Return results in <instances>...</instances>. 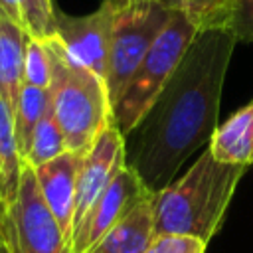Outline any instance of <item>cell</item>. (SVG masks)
<instances>
[{
  "instance_id": "obj_1",
  "label": "cell",
  "mask_w": 253,
  "mask_h": 253,
  "mask_svg": "<svg viewBox=\"0 0 253 253\" xmlns=\"http://www.w3.org/2000/svg\"><path fill=\"white\" fill-rule=\"evenodd\" d=\"M237 40L223 28L200 30L140 123L125 136V162L150 194L208 146Z\"/></svg>"
},
{
  "instance_id": "obj_2",
  "label": "cell",
  "mask_w": 253,
  "mask_h": 253,
  "mask_svg": "<svg viewBox=\"0 0 253 253\" xmlns=\"http://www.w3.org/2000/svg\"><path fill=\"white\" fill-rule=\"evenodd\" d=\"M245 170L215 160L206 146L186 174L152 196V235H190L210 243Z\"/></svg>"
},
{
  "instance_id": "obj_3",
  "label": "cell",
  "mask_w": 253,
  "mask_h": 253,
  "mask_svg": "<svg viewBox=\"0 0 253 253\" xmlns=\"http://www.w3.org/2000/svg\"><path fill=\"white\" fill-rule=\"evenodd\" d=\"M43 42L51 59V113L63 132L67 150L85 156L97 136L113 125L107 85L99 75L71 63L55 36Z\"/></svg>"
},
{
  "instance_id": "obj_4",
  "label": "cell",
  "mask_w": 253,
  "mask_h": 253,
  "mask_svg": "<svg viewBox=\"0 0 253 253\" xmlns=\"http://www.w3.org/2000/svg\"><path fill=\"white\" fill-rule=\"evenodd\" d=\"M196 34V26L182 10L176 8L170 22L156 38V42L132 73L130 81L126 83L121 99L113 107V125L123 136H128L130 130L148 113Z\"/></svg>"
},
{
  "instance_id": "obj_5",
  "label": "cell",
  "mask_w": 253,
  "mask_h": 253,
  "mask_svg": "<svg viewBox=\"0 0 253 253\" xmlns=\"http://www.w3.org/2000/svg\"><path fill=\"white\" fill-rule=\"evenodd\" d=\"M164 0H115L105 85L111 107L121 99L132 73L174 14Z\"/></svg>"
},
{
  "instance_id": "obj_6",
  "label": "cell",
  "mask_w": 253,
  "mask_h": 253,
  "mask_svg": "<svg viewBox=\"0 0 253 253\" xmlns=\"http://www.w3.org/2000/svg\"><path fill=\"white\" fill-rule=\"evenodd\" d=\"M2 235L6 253H69V243L26 160L22 162L16 200L4 211Z\"/></svg>"
},
{
  "instance_id": "obj_7",
  "label": "cell",
  "mask_w": 253,
  "mask_h": 253,
  "mask_svg": "<svg viewBox=\"0 0 253 253\" xmlns=\"http://www.w3.org/2000/svg\"><path fill=\"white\" fill-rule=\"evenodd\" d=\"M115 0H103L101 6L83 16H71L55 10V38L67 59L89 69L105 81L111 47Z\"/></svg>"
},
{
  "instance_id": "obj_8",
  "label": "cell",
  "mask_w": 253,
  "mask_h": 253,
  "mask_svg": "<svg viewBox=\"0 0 253 253\" xmlns=\"http://www.w3.org/2000/svg\"><path fill=\"white\" fill-rule=\"evenodd\" d=\"M125 136L115 125H109L87 150L81 160L75 192V211H73V235L81 229L91 210L115 178V174L125 166ZM71 245V243H69Z\"/></svg>"
},
{
  "instance_id": "obj_9",
  "label": "cell",
  "mask_w": 253,
  "mask_h": 253,
  "mask_svg": "<svg viewBox=\"0 0 253 253\" xmlns=\"http://www.w3.org/2000/svg\"><path fill=\"white\" fill-rule=\"evenodd\" d=\"M148 196H152V194L146 190V186L140 182V178L125 164L115 174V178L111 180V184L107 186V190L103 192V196L99 198L95 208L91 210V213L85 219V223L81 225V229L73 235L69 253L89 251L107 233H111Z\"/></svg>"
},
{
  "instance_id": "obj_10",
  "label": "cell",
  "mask_w": 253,
  "mask_h": 253,
  "mask_svg": "<svg viewBox=\"0 0 253 253\" xmlns=\"http://www.w3.org/2000/svg\"><path fill=\"white\" fill-rule=\"evenodd\" d=\"M83 156L71 150L51 158L49 162L34 168L40 192L57 219L67 243H71L73 233V211H75V192H77V176L81 168Z\"/></svg>"
},
{
  "instance_id": "obj_11",
  "label": "cell",
  "mask_w": 253,
  "mask_h": 253,
  "mask_svg": "<svg viewBox=\"0 0 253 253\" xmlns=\"http://www.w3.org/2000/svg\"><path fill=\"white\" fill-rule=\"evenodd\" d=\"M208 148L219 162L241 166L253 164V101L215 126Z\"/></svg>"
},
{
  "instance_id": "obj_12",
  "label": "cell",
  "mask_w": 253,
  "mask_h": 253,
  "mask_svg": "<svg viewBox=\"0 0 253 253\" xmlns=\"http://www.w3.org/2000/svg\"><path fill=\"white\" fill-rule=\"evenodd\" d=\"M28 34L0 12V97L14 111L24 85V51Z\"/></svg>"
},
{
  "instance_id": "obj_13",
  "label": "cell",
  "mask_w": 253,
  "mask_h": 253,
  "mask_svg": "<svg viewBox=\"0 0 253 253\" xmlns=\"http://www.w3.org/2000/svg\"><path fill=\"white\" fill-rule=\"evenodd\" d=\"M152 196L144 198L111 233L85 253H142L152 239Z\"/></svg>"
},
{
  "instance_id": "obj_14",
  "label": "cell",
  "mask_w": 253,
  "mask_h": 253,
  "mask_svg": "<svg viewBox=\"0 0 253 253\" xmlns=\"http://www.w3.org/2000/svg\"><path fill=\"white\" fill-rule=\"evenodd\" d=\"M22 156L14 132V111L0 97V204L12 206L22 176Z\"/></svg>"
},
{
  "instance_id": "obj_15",
  "label": "cell",
  "mask_w": 253,
  "mask_h": 253,
  "mask_svg": "<svg viewBox=\"0 0 253 253\" xmlns=\"http://www.w3.org/2000/svg\"><path fill=\"white\" fill-rule=\"evenodd\" d=\"M49 103H51L49 101V89L32 87L26 83L22 85L20 97H18V103L14 109V132H16V142H18V150H20L22 160L28 154L32 134H34L38 123L42 121V117L47 113Z\"/></svg>"
},
{
  "instance_id": "obj_16",
  "label": "cell",
  "mask_w": 253,
  "mask_h": 253,
  "mask_svg": "<svg viewBox=\"0 0 253 253\" xmlns=\"http://www.w3.org/2000/svg\"><path fill=\"white\" fill-rule=\"evenodd\" d=\"M65 150H67V144H65L63 132L51 113V107H49L32 134V142H30V148H28V154L24 156V160L32 168H38L40 164L49 162L51 158L63 154Z\"/></svg>"
},
{
  "instance_id": "obj_17",
  "label": "cell",
  "mask_w": 253,
  "mask_h": 253,
  "mask_svg": "<svg viewBox=\"0 0 253 253\" xmlns=\"http://www.w3.org/2000/svg\"><path fill=\"white\" fill-rule=\"evenodd\" d=\"M164 2L182 10L198 32L225 26L227 0H164Z\"/></svg>"
},
{
  "instance_id": "obj_18",
  "label": "cell",
  "mask_w": 253,
  "mask_h": 253,
  "mask_svg": "<svg viewBox=\"0 0 253 253\" xmlns=\"http://www.w3.org/2000/svg\"><path fill=\"white\" fill-rule=\"evenodd\" d=\"M24 83L40 89H49L51 85V59L45 42L30 36L24 51Z\"/></svg>"
},
{
  "instance_id": "obj_19",
  "label": "cell",
  "mask_w": 253,
  "mask_h": 253,
  "mask_svg": "<svg viewBox=\"0 0 253 253\" xmlns=\"http://www.w3.org/2000/svg\"><path fill=\"white\" fill-rule=\"evenodd\" d=\"M223 28L237 42L253 43V0H227Z\"/></svg>"
},
{
  "instance_id": "obj_20",
  "label": "cell",
  "mask_w": 253,
  "mask_h": 253,
  "mask_svg": "<svg viewBox=\"0 0 253 253\" xmlns=\"http://www.w3.org/2000/svg\"><path fill=\"white\" fill-rule=\"evenodd\" d=\"M208 243L190 235H152L142 253H206Z\"/></svg>"
},
{
  "instance_id": "obj_21",
  "label": "cell",
  "mask_w": 253,
  "mask_h": 253,
  "mask_svg": "<svg viewBox=\"0 0 253 253\" xmlns=\"http://www.w3.org/2000/svg\"><path fill=\"white\" fill-rule=\"evenodd\" d=\"M4 210H6V206L4 204H0V247L4 249V235H2V219H4Z\"/></svg>"
}]
</instances>
